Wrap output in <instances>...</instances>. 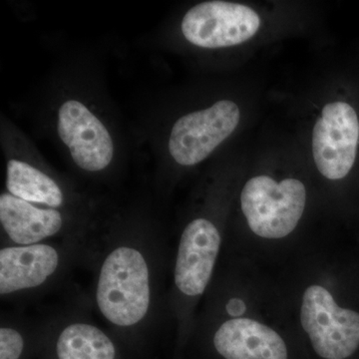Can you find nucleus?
Returning a JSON list of instances; mask_svg holds the SVG:
<instances>
[{
	"label": "nucleus",
	"mask_w": 359,
	"mask_h": 359,
	"mask_svg": "<svg viewBox=\"0 0 359 359\" xmlns=\"http://www.w3.org/2000/svg\"><path fill=\"white\" fill-rule=\"evenodd\" d=\"M97 271L94 299L112 327L129 330L148 323L156 299V269L147 244H108Z\"/></svg>",
	"instance_id": "nucleus-1"
},
{
	"label": "nucleus",
	"mask_w": 359,
	"mask_h": 359,
	"mask_svg": "<svg viewBox=\"0 0 359 359\" xmlns=\"http://www.w3.org/2000/svg\"><path fill=\"white\" fill-rule=\"evenodd\" d=\"M306 202V187L297 179L278 183L269 176L249 180L241 194L243 212L259 237L282 238L297 228Z\"/></svg>",
	"instance_id": "nucleus-2"
},
{
	"label": "nucleus",
	"mask_w": 359,
	"mask_h": 359,
	"mask_svg": "<svg viewBox=\"0 0 359 359\" xmlns=\"http://www.w3.org/2000/svg\"><path fill=\"white\" fill-rule=\"evenodd\" d=\"M301 321L320 358L346 359L358 348L359 313L340 308L320 285H311L304 292Z\"/></svg>",
	"instance_id": "nucleus-3"
},
{
	"label": "nucleus",
	"mask_w": 359,
	"mask_h": 359,
	"mask_svg": "<svg viewBox=\"0 0 359 359\" xmlns=\"http://www.w3.org/2000/svg\"><path fill=\"white\" fill-rule=\"evenodd\" d=\"M240 118V108L231 100L183 116L172 128L170 154L182 166L199 164L233 134Z\"/></svg>",
	"instance_id": "nucleus-4"
},
{
	"label": "nucleus",
	"mask_w": 359,
	"mask_h": 359,
	"mask_svg": "<svg viewBox=\"0 0 359 359\" xmlns=\"http://www.w3.org/2000/svg\"><path fill=\"white\" fill-rule=\"evenodd\" d=\"M261 26L259 14L244 4L205 1L192 7L182 20L181 29L191 43L217 49L242 44Z\"/></svg>",
	"instance_id": "nucleus-5"
},
{
	"label": "nucleus",
	"mask_w": 359,
	"mask_h": 359,
	"mask_svg": "<svg viewBox=\"0 0 359 359\" xmlns=\"http://www.w3.org/2000/svg\"><path fill=\"white\" fill-rule=\"evenodd\" d=\"M70 244L6 245L0 250V294L32 292L51 285L70 259Z\"/></svg>",
	"instance_id": "nucleus-6"
},
{
	"label": "nucleus",
	"mask_w": 359,
	"mask_h": 359,
	"mask_svg": "<svg viewBox=\"0 0 359 359\" xmlns=\"http://www.w3.org/2000/svg\"><path fill=\"white\" fill-rule=\"evenodd\" d=\"M359 120L346 102L328 103L313 127V153L318 171L330 180L344 178L355 162Z\"/></svg>",
	"instance_id": "nucleus-7"
},
{
	"label": "nucleus",
	"mask_w": 359,
	"mask_h": 359,
	"mask_svg": "<svg viewBox=\"0 0 359 359\" xmlns=\"http://www.w3.org/2000/svg\"><path fill=\"white\" fill-rule=\"evenodd\" d=\"M216 224L205 218L193 219L182 233L174 266V285L186 299L204 294L221 248Z\"/></svg>",
	"instance_id": "nucleus-8"
},
{
	"label": "nucleus",
	"mask_w": 359,
	"mask_h": 359,
	"mask_svg": "<svg viewBox=\"0 0 359 359\" xmlns=\"http://www.w3.org/2000/svg\"><path fill=\"white\" fill-rule=\"evenodd\" d=\"M58 134L69 148L75 164L87 172H100L114 156L112 137L102 122L76 100L66 101L59 110Z\"/></svg>",
	"instance_id": "nucleus-9"
},
{
	"label": "nucleus",
	"mask_w": 359,
	"mask_h": 359,
	"mask_svg": "<svg viewBox=\"0 0 359 359\" xmlns=\"http://www.w3.org/2000/svg\"><path fill=\"white\" fill-rule=\"evenodd\" d=\"M215 348L226 359H287L280 335L250 318L224 321L215 332Z\"/></svg>",
	"instance_id": "nucleus-10"
},
{
	"label": "nucleus",
	"mask_w": 359,
	"mask_h": 359,
	"mask_svg": "<svg viewBox=\"0 0 359 359\" xmlns=\"http://www.w3.org/2000/svg\"><path fill=\"white\" fill-rule=\"evenodd\" d=\"M0 223L14 245L44 243L60 235L65 226L57 209L40 208L9 193L0 196Z\"/></svg>",
	"instance_id": "nucleus-11"
},
{
	"label": "nucleus",
	"mask_w": 359,
	"mask_h": 359,
	"mask_svg": "<svg viewBox=\"0 0 359 359\" xmlns=\"http://www.w3.org/2000/svg\"><path fill=\"white\" fill-rule=\"evenodd\" d=\"M60 327L55 346L58 359H116L114 342L94 323L72 320Z\"/></svg>",
	"instance_id": "nucleus-12"
},
{
	"label": "nucleus",
	"mask_w": 359,
	"mask_h": 359,
	"mask_svg": "<svg viewBox=\"0 0 359 359\" xmlns=\"http://www.w3.org/2000/svg\"><path fill=\"white\" fill-rule=\"evenodd\" d=\"M6 184L9 194L32 204L52 209H58L65 204V194L60 186L48 175L22 161H8Z\"/></svg>",
	"instance_id": "nucleus-13"
},
{
	"label": "nucleus",
	"mask_w": 359,
	"mask_h": 359,
	"mask_svg": "<svg viewBox=\"0 0 359 359\" xmlns=\"http://www.w3.org/2000/svg\"><path fill=\"white\" fill-rule=\"evenodd\" d=\"M16 325L2 323L0 327V359H20L25 340Z\"/></svg>",
	"instance_id": "nucleus-14"
},
{
	"label": "nucleus",
	"mask_w": 359,
	"mask_h": 359,
	"mask_svg": "<svg viewBox=\"0 0 359 359\" xmlns=\"http://www.w3.org/2000/svg\"><path fill=\"white\" fill-rule=\"evenodd\" d=\"M245 304L243 299H231L230 302L226 304V313L230 314L231 316H241L245 313Z\"/></svg>",
	"instance_id": "nucleus-15"
}]
</instances>
